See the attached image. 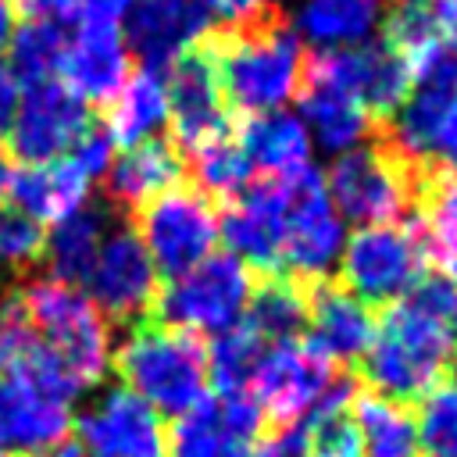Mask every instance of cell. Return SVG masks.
Returning a JSON list of instances; mask_svg holds the SVG:
<instances>
[{
    "instance_id": "1",
    "label": "cell",
    "mask_w": 457,
    "mask_h": 457,
    "mask_svg": "<svg viewBox=\"0 0 457 457\" xmlns=\"http://www.w3.org/2000/svg\"><path fill=\"white\" fill-rule=\"evenodd\" d=\"M453 311V278L425 268L414 286L382 311L368 350L357 357L353 371L368 386L396 403H418L428 389H436L457 357V343L450 332Z\"/></svg>"
},
{
    "instance_id": "2",
    "label": "cell",
    "mask_w": 457,
    "mask_h": 457,
    "mask_svg": "<svg viewBox=\"0 0 457 457\" xmlns=\"http://www.w3.org/2000/svg\"><path fill=\"white\" fill-rule=\"evenodd\" d=\"M207 50L214 57V71L228 111H243L246 118L282 111V104H289L300 89V39L271 11L246 25L211 36Z\"/></svg>"
},
{
    "instance_id": "3",
    "label": "cell",
    "mask_w": 457,
    "mask_h": 457,
    "mask_svg": "<svg viewBox=\"0 0 457 457\" xmlns=\"http://www.w3.org/2000/svg\"><path fill=\"white\" fill-rule=\"evenodd\" d=\"M111 368L125 389L157 414L182 418L207 396V346L200 336L154 318L129 328L121 346L111 353Z\"/></svg>"
},
{
    "instance_id": "4",
    "label": "cell",
    "mask_w": 457,
    "mask_h": 457,
    "mask_svg": "<svg viewBox=\"0 0 457 457\" xmlns=\"http://www.w3.org/2000/svg\"><path fill=\"white\" fill-rule=\"evenodd\" d=\"M18 289L43 350L61 364L79 393L96 386L111 368V328L96 303L82 289L54 278H32Z\"/></svg>"
},
{
    "instance_id": "5",
    "label": "cell",
    "mask_w": 457,
    "mask_h": 457,
    "mask_svg": "<svg viewBox=\"0 0 457 457\" xmlns=\"http://www.w3.org/2000/svg\"><path fill=\"white\" fill-rule=\"evenodd\" d=\"M321 179L336 214L353 221L357 228H368L389 225L414 211L425 175L411 161H403L386 139H375L339 154Z\"/></svg>"
},
{
    "instance_id": "6",
    "label": "cell",
    "mask_w": 457,
    "mask_h": 457,
    "mask_svg": "<svg viewBox=\"0 0 457 457\" xmlns=\"http://www.w3.org/2000/svg\"><path fill=\"white\" fill-rule=\"evenodd\" d=\"M253 293V271L232 253H211L193 271L161 286L150 318L182 332H225L239 325Z\"/></svg>"
},
{
    "instance_id": "7",
    "label": "cell",
    "mask_w": 457,
    "mask_h": 457,
    "mask_svg": "<svg viewBox=\"0 0 457 457\" xmlns=\"http://www.w3.org/2000/svg\"><path fill=\"white\" fill-rule=\"evenodd\" d=\"M129 221L143 239L157 275H164L168 282L193 271L200 261H207L218 243L214 200L196 186H175L154 196Z\"/></svg>"
},
{
    "instance_id": "8",
    "label": "cell",
    "mask_w": 457,
    "mask_h": 457,
    "mask_svg": "<svg viewBox=\"0 0 457 457\" xmlns=\"http://www.w3.org/2000/svg\"><path fill=\"white\" fill-rule=\"evenodd\" d=\"M339 375L343 368L314 353L307 343H275L261 353L246 393L264 411L268 432H289L311 418Z\"/></svg>"
},
{
    "instance_id": "9",
    "label": "cell",
    "mask_w": 457,
    "mask_h": 457,
    "mask_svg": "<svg viewBox=\"0 0 457 457\" xmlns=\"http://www.w3.org/2000/svg\"><path fill=\"white\" fill-rule=\"evenodd\" d=\"M425 253L411 225L357 228L339 261V286L364 307L396 303L425 271Z\"/></svg>"
},
{
    "instance_id": "10",
    "label": "cell",
    "mask_w": 457,
    "mask_h": 457,
    "mask_svg": "<svg viewBox=\"0 0 457 457\" xmlns=\"http://www.w3.org/2000/svg\"><path fill=\"white\" fill-rule=\"evenodd\" d=\"M286 218H282V268L300 282L328 278L343 246V218L336 214L325 179L318 168H303L282 179Z\"/></svg>"
},
{
    "instance_id": "11",
    "label": "cell",
    "mask_w": 457,
    "mask_h": 457,
    "mask_svg": "<svg viewBox=\"0 0 457 457\" xmlns=\"http://www.w3.org/2000/svg\"><path fill=\"white\" fill-rule=\"evenodd\" d=\"M86 289L96 311L104 318H114L118 325H136L150 318L154 300L161 293V275L129 218L118 214L107 228L100 253L89 268Z\"/></svg>"
},
{
    "instance_id": "12",
    "label": "cell",
    "mask_w": 457,
    "mask_h": 457,
    "mask_svg": "<svg viewBox=\"0 0 457 457\" xmlns=\"http://www.w3.org/2000/svg\"><path fill=\"white\" fill-rule=\"evenodd\" d=\"M168 125H171V143L186 154L221 139L232 132V111L225 104L214 57L207 43L186 50L168 71Z\"/></svg>"
},
{
    "instance_id": "13",
    "label": "cell",
    "mask_w": 457,
    "mask_h": 457,
    "mask_svg": "<svg viewBox=\"0 0 457 457\" xmlns=\"http://www.w3.org/2000/svg\"><path fill=\"white\" fill-rule=\"evenodd\" d=\"M89 104L71 96L57 79L29 86L7 125V150L21 164H43L68 157L75 143L89 132Z\"/></svg>"
},
{
    "instance_id": "14",
    "label": "cell",
    "mask_w": 457,
    "mask_h": 457,
    "mask_svg": "<svg viewBox=\"0 0 457 457\" xmlns=\"http://www.w3.org/2000/svg\"><path fill=\"white\" fill-rule=\"evenodd\" d=\"M268 432L264 411L250 393L204 396L193 411L175 418L168 436V457H246Z\"/></svg>"
},
{
    "instance_id": "15",
    "label": "cell",
    "mask_w": 457,
    "mask_h": 457,
    "mask_svg": "<svg viewBox=\"0 0 457 457\" xmlns=\"http://www.w3.org/2000/svg\"><path fill=\"white\" fill-rule=\"evenodd\" d=\"M71 425L86 457H168L161 414L125 386L104 393Z\"/></svg>"
},
{
    "instance_id": "16",
    "label": "cell",
    "mask_w": 457,
    "mask_h": 457,
    "mask_svg": "<svg viewBox=\"0 0 457 457\" xmlns=\"http://www.w3.org/2000/svg\"><path fill=\"white\" fill-rule=\"evenodd\" d=\"M307 68L321 71L325 79H332L336 86H343L371 118H389L411 93L414 86V71L411 64L378 43H357L346 50H318Z\"/></svg>"
},
{
    "instance_id": "17",
    "label": "cell",
    "mask_w": 457,
    "mask_h": 457,
    "mask_svg": "<svg viewBox=\"0 0 457 457\" xmlns=\"http://www.w3.org/2000/svg\"><path fill=\"white\" fill-rule=\"evenodd\" d=\"M218 236L225 239V253L243 261L257 275L282 271V218H286V186L282 179L250 182L239 196L221 204Z\"/></svg>"
},
{
    "instance_id": "18",
    "label": "cell",
    "mask_w": 457,
    "mask_h": 457,
    "mask_svg": "<svg viewBox=\"0 0 457 457\" xmlns=\"http://www.w3.org/2000/svg\"><path fill=\"white\" fill-rule=\"evenodd\" d=\"M207 32L211 14L200 0H132L125 14V46L139 57V68L154 71H168Z\"/></svg>"
},
{
    "instance_id": "19",
    "label": "cell",
    "mask_w": 457,
    "mask_h": 457,
    "mask_svg": "<svg viewBox=\"0 0 457 457\" xmlns=\"http://www.w3.org/2000/svg\"><path fill=\"white\" fill-rule=\"evenodd\" d=\"M129 79V46L118 25L79 21L64 39L57 82L82 104H111Z\"/></svg>"
},
{
    "instance_id": "20",
    "label": "cell",
    "mask_w": 457,
    "mask_h": 457,
    "mask_svg": "<svg viewBox=\"0 0 457 457\" xmlns=\"http://www.w3.org/2000/svg\"><path fill=\"white\" fill-rule=\"evenodd\" d=\"M303 289H307V332L300 343H307L336 368L357 364V357L368 350L375 336L371 311L361 300H353L332 275L318 282H303Z\"/></svg>"
},
{
    "instance_id": "21",
    "label": "cell",
    "mask_w": 457,
    "mask_h": 457,
    "mask_svg": "<svg viewBox=\"0 0 457 457\" xmlns=\"http://www.w3.org/2000/svg\"><path fill=\"white\" fill-rule=\"evenodd\" d=\"M104 175H107V200H111L107 207L118 211L121 218H132L154 196L182 186L186 161L171 139L150 136V139L125 146Z\"/></svg>"
},
{
    "instance_id": "22",
    "label": "cell",
    "mask_w": 457,
    "mask_h": 457,
    "mask_svg": "<svg viewBox=\"0 0 457 457\" xmlns=\"http://www.w3.org/2000/svg\"><path fill=\"white\" fill-rule=\"evenodd\" d=\"M71 414L64 403L18 375H0V453L29 457L68 439Z\"/></svg>"
},
{
    "instance_id": "23",
    "label": "cell",
    "mask_w": 457,
    "mask_h": 457,
    "mask_svg": "<svg viewBox=\"0 0 457 457\" xmlns=\"http://www.w3.org/2000/svg\"><path fill=\"white\" fill-rule=\"evenodd\" d=\"M300 114H303V129H311L314 143L321 150L332 154H346L353 146H361V139L371 132V114L332 79H325L321 71L307 68L303 61V75H300Z\"/></svg>"
},
{
    "instance_id": "24",
    "label": "cell",
    "mask_w": 457,
    "mask_h": 457,
    "mask_svg": "<svg viewBox=\"0 0 457 457\" xmlns=\"http://www.w3.org/2000/svg\"><path fill=\"white\" fill-rule=\"evenodd\" d=\"M89 186L93 179L71 157H57L43 164H21L18 171H11L7 196H11V207L25 211L39 225L43 221L57 225L61 218H68L89 200Z\"/></svg>"
},
{
    "instance_id": "25",
    "label": "cell",
    "mask_w": 457,
    "mask_h": 457,
    "mask_svg": "<svg viewBox=\"0 0 457 457\" xmlns=\"http://www.w3.org/2000/svg\"><path fill=\"white\" fill-rule=\"evenodd\" d=\"M236 143L253 171L264 179H286L311 168V132L286 111L250 114L236 129Z\"/></svg>"
},
{
    "instance_id": "26",
    "label": "cell",
    "mask_w": 457,
    "mask_h": 457,
    "mask_svg": "<svg viewBox=\"0 0 457 457\" xmlns=\"http://www.w3.org/2000/svg\"><path fill=\"white\" fill-rule=\"evenodd\" d=\"M118 211H111L107 204H82L79 211H71L68 218H61L54 225V232H46V250L43 261L50 268L54 282L64 286H86L89 268L100 253V243L107 236V228L114 225Z\"/></svg>"
},
{
    "instance_id": "27",
    "label": "cell",
    "mask_w": 457,
    "mask_h": 457,
    "mask_svg": "<svg viewBox=\"0 0 457 457\" xmlns=\"http://www.w3.org/2000/svg\"><path fill=\"white\" fill-rule=\"evenodd\" d=\"M168 125V86L164 71L154 68H136L107 104L104 129L118 146H132L139 139L157 136Z\"/></svg>"
},
{
    "instance_id": "28",
    "label": "cell",
    "mask_w": 457,
    "mask_h": 457,
    "mask_svg": "<svg viewBox=\"0 0 457 457\" xmlns=\"http://www.w3.org/2000/svg\"><path fill=\"white\" fill-rule=\"evenodd\" d=\"M246 325L264 343H296L307 332V289L286 271L257 275L246 303Z\"/></svg>"
},
{
    "instance_id": "29",
    "label": "cell",
    "mask_w": 457,
    "mask_h": 457,
    "mask_svg": "<svg viewBox=\"0 0 457 457\" xmlns=\"http://www.w3.org/2000/svg\"><path fill=\"white\" fill-rule=\"evenodd\" d=\"M350 418L361 436V457H418V425L407 403L378 393H353Z\"/></svg>"
},
{
    "instance_id": "30",
    "label": "cell",
    "mask_w": 457,
    "mask_h": 457,
    "mask_svg": "<svg viewBox=\"0 0 457 457\" xmlns=\"http://www.w3.org/2000/svg\"><path fill=\"white\" fill-rule=\"evenodd\" d=\"M378 0H303L296 11V39L318 50H346L371 36Z\"/></svg>"
},
{
    "instance_id": "31",
    "label": "cell",
    "mask_w": 457,
    "mask_h": 457,
    "mask_svg": "<svg viewBox=\"0 0 457 457\" xmlns=\"http://www.w3.org/2000/svg\"><path fill=\"white\" fill-rule=\"evenodd\" d=\"M382 43L393 46L411 64V71L421 61H428L432 54H439L443 46H450V36H446L443 14H439V0H400L386 18Z\"/></svg>"
},
{
    "instance_id": "32",
    "label": "cell",
    "mask_w": 457,
    "mask_h": 457,
    "mask_svg": "<svg viewBox=\"0 0 457 457\" xmlns=\"http://www.w3.org/2000/svg\"><path fill=\"white\" fill-rule=\"evenodd\" d=\"M64 39H68V32L61 29V21H46V18H29L21 29H14V36L7 43V50H11L7 68L21 89L57 79Z\"/></svg>"
},
{
    "instance_id": "33",
    "label": "cell",
    "mask_w": 457,
    "mask_h": 457,
    "mask_svg": "<svg viewBox=\"0 0 457 457\" xmlns=\"http://www.w3.org/2000/svg\"><path fill=\"white\" fill-rule=\"evenodd\" d=\"M264 339L246 325H232L225 332H218L207 346V382L214 386V396H232V393H246L250 378L257 371V361L264 353Z\"/></svg>"
},
{
    "instance_id": "34",
    "label": "cell",
    "mask_w": 457,
    "mask_h": 457,
    "mask_svg": "<svg viewBox=\"0 0 457 457\" xmlns=\"http://www.w3.org/2000/svg\"><path fill=\"white\" fill-rule=\"evenodd\" d=\"M189 161H193L196 189L207 193L211 200H221V204L239 196L250 186V175H253V168L243 157V150H239L232 132L214 139V143H207V146H200V150H193Z\"/></svg>"
},
{
    "instance_id": "35",
    "label": "cell",
    "mask_w": 457,
    "mask_h": 457,
    "mask_svg": "<svg viewBox=\"0 0 457 457\" xmlns=\"http://www.w3.org/2000/svg\"><path fill=\"white\" fill-rule=\"evenodd\" d=\"M418 446L428 457H457V378H443L418 400Z\"/></svg>"
},
{
    "instance_id": "36",
    "label": "cell",
    "mask_w": 457,
    "mask_h": 457,
    "mask_svg": "<svg viewBox=\"0 0 457 457\" xmlns=\"http://www.w3.org/2000/svg\"><path fill=\"white\" fill-rule=\"evenodd\" d=\"M300 450L303 457H361V436L350 418V403L318 407L300 425Z\"/></svg>"
},
{
    "instance_id": "37",
    "label": "cell",
    "mask_w": 457,
    "mask_h": 457,
    "mask_svg": "<svg viewBox=\"0 0 457 457\" xmlns=\"http://www.w3.org/2000/svg\"><path fill=\"white\" fill-rule=\"evenodd\" d=\"M43 250H46V228L25 211L0 204V264L21 271L43 261Z\"/></svg>"
},
{
    "instance_id": "38",
    "label": "cell",
    "mask_w": 457,
    "mask_h": 457,
    "mask_svg": "<svg viewBox=\"0 0 457 457\" xmlns=\"http://www.w3.org/2000/svg\"><path fill=\"white\" fill-rule=\"evenodd\" d=\"M421 175L425 179L428 175H457V86L450 89V96H446V104L436 118Z\"/></svg>"
},
{
    "instance_id": "39",
    "label": "cell",
    "mask_w": 457,
    "mask_h": 457,
    "mask_svg": "<svg viewBox=\"0 0 457 457\" xmlns=\"http://www.w3.org/2000/svg\"><path fill=\"white\" fill-rule=\"evenodd\" d=\"M200 4H204V11H207L211 18L225 21L228 29L246 25V21L261 18V14H268V11H264V0H200Z\"/></svg>"
},
{
    "instance_id": "40",
    "label": "cell",
    "mask_w": 457,
    "mask_h": 457,
    "mask_svg": "<svg viewBox=\"0 0 457 457\" xmlns=\"http://www.w3.org/2000/svg\"><path fill=\"white\" fill-rule=\"evenodd\" d=\"M129 7L132 0H71V14L93 25H118L129 14Z\"/></svg>"
},
{
    "instance_id": "41",
    "label": "cell",
    "mask_w": 457,
    "mask_h": 457,
    "mask_svg": "<svg viewBox=\"0 0 457 457\" xmlns=\"http://www.w3.org/2000/svg\"><path fill=\"white\" fill-rule=\"evenodd\" d=\"M7 4L29 18H46V21H64L71 14V0H7Z\"/></svg>"
},
{
    "instance_id": "42",
    "label": "cell",
    "mask_w": 457,
    "mask_h": 457,
    "mask_svg": "<svg viewBox=\"0 0 457 457\" xmlns=\"http://www.w3.org/2000/svg\"><path fill=\"white\" fill-rule=\"evenodd\" d=\"M18 100H21V86L11 75V68L0 64V132H7V125H11L14 111H18Z\"/></svg>"
},
{
    "instance_id": "43",
    "label": "cell",
    "mask_w": 457,
    "mask_h": 457,
    "mask_svg": "<svg viewBox=\"0 0 457 457\" xmlns=\"http://www.w3.org/2000/svg\"><path fill=\"white\" fill-rule=\"evenodd\" d=\"M29 457H86V453H82V446H79L75 439H61V443L43 446V450H36V453H29Z\"/></svg>"
},
{
    "instance_id": "44",
    "label": "cell",
    "mask_w": 457,
    "mask_h": 457,
    "mask_svg": "<svg viewBox=\"0 0 457 457\" xmlns=\"http://www.w3.org/2000/svg\"><path fill=\"white\" fill-rule=\"evenodd\" d=\"M11 36H14V7L7 0H0V50H7Z\"/></svg>"
},
{
    "instance_id": "45",
    "label": "cell",
    "mask_w": 457,
    "mask_h": 457,
    "mask_svg": "<svg viewBox=\"0 0 457 457\" xmlns=\"http://www.w3.org/2000/svg\"><path fill=\"white\" fill-rule=\"evenodd\" d=\"M7 182H11V164H7V154H4V146H0V200H4V193H7Z\"/></svg>"
},
{
    "instance_id": "46",
    "label": "cell",
    "mask_w": 457,
    "mask_h": 457,
    "mask_svg": "<svg viewBox=\"0 0 457 457\" xmlns=\"http://www.w3.org/2000/svg\"><path fill=\"white\" fill-rule=\"evenodd\" d=\"M450 332H453V343H457V275H453V311H450Z\"/></svg>"
},
{
    "instance_id": "47",
    "label": "cell",
    "mask_w": 457,
    "mask_h": 457,
    "mask_svg": "<svg viewBox=\"0 0 457 457\" xmlns=\"http://www.w3.org/2000/svg\"><path fill=\"white\" fill-rule=\"evenodd\" d=\"M0 457H7V453H0Z\"/></svg>"
}]
</instances>
